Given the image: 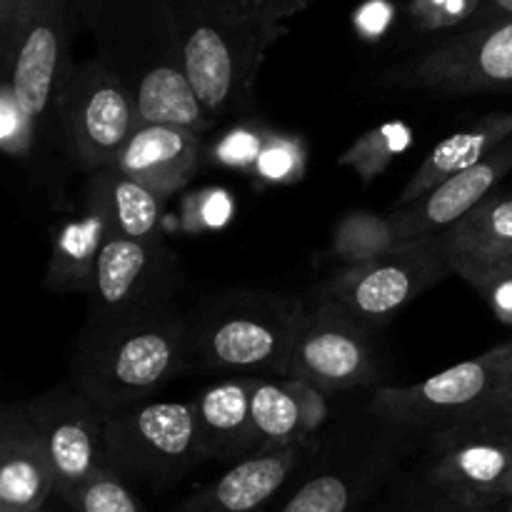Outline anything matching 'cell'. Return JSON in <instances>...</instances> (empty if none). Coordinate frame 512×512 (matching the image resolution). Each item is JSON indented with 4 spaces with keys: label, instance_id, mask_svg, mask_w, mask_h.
<instances>
[{
    "label": "cell",
    "instance_id": "484cf974",
    "mask_svg": "<svg viewBox=\"0 0 512 512\" xmlns=\"http://www.w3.org/2000/svg\"><path fill=\"white\" fill-rule=\"evenodd\" d=\"M398 245L403 243H400L390 213H350L335 225L333 240H330V258L340 260L350 268V265L380 258Z\"/></svg>",
    "mask_w": 512,
    "mask_h": 512
},
{
    "label": "cell",
    "instance_id": "d6986e66",
    "mask_svg": "<svg viewBox=\"0 0 512 512\" xmlns=\"http://www.w3.org/2000/svg\"><path fill=\"white\" fill-rule=\"evenodd\" d=\"M200 163V133L168 123H140L113 168L168 198L195 175Z\"/></svg>",
    "mask_w": 512,
    "mask_h": 512
},
{
    "label": "cell",
    "instance_id": "d6a6232c",
    "mask_svg": "<svg viewBox=\"0 0 512 512\" xmlns=\"http://www.w3.org/2000/svg\"><path fill=\"white\" fill-rule=\"evenodd\" d=\"M440 512H493L490 505H468V503H458V500H450L448 508H443Z\"/></svg>",
    "mask_w": 512,
    "mask_h": 512
},
{
    "label": "cell",
    "instance_id": "4fadbf2b",
    "mask_svg": "<svg viewBox=\"0 0 512 512\" xmlns=\"http://www.w3.org/2000/svg\"><path fill=\"white\" fill-rule=\"evenodd\" d=\"M178 285V263L163 240H138L110 233L100 250L90 290V320L105 323L170 305Z\"/></svg>",
    "mask_w": 512,
    "mask_h": 512
},
{
    "label": "cell",
    "instance_id": "ac0fdd59",
    "mask_svg": "<svg viewBox=\"0 0 512 512\" xmlns=\"http://www.w3.org/2000/svg\"><path fill=\"white\" fill-rule=\"evenodd\" d=\"M113 233L110 213L105 200L100 198L93 183H85L83 203L73 215L60 220L53 230L50 243L48 268H45V285L53 293H80L90 295L95 283L100 250Z\"/></svg>",
    "mask_w": 512,
    "mask_h": 512
},
{
    "label": "cell",
    "instance_id": "44dd1931",
    "mask_svg": "<svg viewBox=\"0 0 512 512\" xmlns=\"http://www.w3.org/2000/svg\"><path fill=\"white\" fill-rule=\"evenodd\" d=\"M305 380H270L258 378L253 390V450L280 448V445L298 443L310 435V430L323 418V403H320L315 385L308 395H300Z\"/></svg>",
    "mask_w": 512,
    "mask_h": 512
},
{
    "label": "cell",
    "instance_id": "6da1fadb",
    "mask_svg": "<svg viewBox=\"0 0 512 512\" xmlns=\"http://www.w3.org/2000/svg\"><path fill=\"white\" fill-rule=\"evenodd\" d=\"M313 0H170L190 83L213 123L240 115L268 50Z\"/></svg>",
    "mask_w": 512,
    "mask_h": 512
},
{
    "label": "cell",
    "instance_id": "603a6c76",
    "mask_svg": "<svg viewBox=\"0 0 512 512\" xmlns=\"http://www.w3.org/2000/svg\"><path fill=\"white\" fill-rule=\"evenodd\" d=\"M88 180L98 188L100 198L105 200L113 233L138 240H160V235H163L160 218H163L165 198H160L148 185L120 173L113 165L98 170V173H90Z\"/></svg>",
    "mask_w": 512,
    "mask_h": 512
},
{
    "label": "cell",
    "instance_id": "e0dca14e",
    "mask_svg": "<svg viewBox=\"0 0 512 512\" xmlns=\"http://www.w3.org/2000/svg\"><path fill=\"white\" fill-rule=\"evenodd\" d=\"M55 498V475L28 408L10 405L0 420V512H40Z\"/></svg>",
    "mask_w": 512,
    "mask_h": 512
},
{
    "label": "cell",
    "instance_id": "9a60e30c",
    "mask_svg": "<svg viewBox=\"0 0 512 512\" xmlns=\"http://www.w3.org/2000/svg\"><path fill=\"white\" fill-rule=\"evenodd\" d=\"M512 173V135L480 163L450 175L430 193L420 195L408 205H395L390 213L400 243L435 238L453 228L460 218L478 208L495 193L500 183Z\"/></svg>",
    "mask_w": 512,
    "mask_h": 512
},
{
    "label": "cell",
    "instance_id": "ffe728a7",
    "mask_svg": "<svg viewBox=\"0 0 512 512\" xmlns=\"http://www.w3.org/2000/svg\"><path fill=\"white\" fill-rule=\"evenodd\" d=\"M258 378L235 375L210 385L195 398L200 453L205 460H240L253 450V390Z\"/></svg>",
    "mask_w": 512,
    "mask_h": 512
},
{
    "label": "cell",
    "instance_id": "e575fe53",
    "mask_svg": "<svg viewBox=\"0 0 512 512\" xmlns=\"http://www.w3.org/2000/svg\"><path fill=\"white\" fill-rule=\"evenodd\" d=\"M505 410H508V413L512 415V383H510V388H508V398H505Z\"/></svg>",
    "mask_w": 512,
    "mask_h": 512
},
{
    "label": "cell",
    "instance_id": "cb8c5ba5",
    "mask_svg": "<svg viewBox=\"0 0 512 512\" xmlns=\"http://www.w3.org/2000/svg\"><path fill=\"white\" fill-rule=\"evenodd\" d=\"M440 235L450 260H510L512 195H490Z\"/></svg>",
    "mask_w": 512,
    "mask_h": 512
},
{
    "label": "cell",
    "instance_id": "9c48e42d",
    "mask_svg": "<svg viewBox=\"0 0 512 512\" xmlns=\"http://www.w3.org/2000/svg\"><path fill=\"white\" fill-rule=\"evenodd\" d=\"M453 275L443 235L398 245L368 263L350 265L320 288V295L358 320H388L400 308Z\"/></svg>",
    "mask_w": 512,
    "mask_h": 512
},
{
    "label": "cell",
    "instance_id": "74e56055",
    "mask_svg": "<svg viewBox=\"0 0 512 512\" xmlns=\"http://www.w3.org/2000/svg\"><path fill=\"white\" fill-rule=\"evenodd\" d=\"M40 512H48V508H43V510H40Z\"/></svg>",
    "mask_w": 512,
    "mask_h": 512
},
{
    "label": "cell",
    "instance_id": "83f0119b",
    "mask_svg": "<svg viewBox=\"0 0 512 512\" xmlns=\"http://www.w3.org/2000/svg\"><path fill=\"white\" fill-rule=\"evenodd\" d=\"M453 275L473 285L495 318L512 328V258L510 260H450Z\"/></svg>",
    "mask_w": 512,
    "mask_h": 512
},
{
    "label": "cell",
    "instance_id": "f1b7e54d",
    "mask_svg": "<svg viewBox=\"0 0 512 512\" xmlns=\"http://www.w3.org/2000/svg\"><path fill=\"white\" fill-rule=\"evenodd\" d=\"M63 505H68L73 512H145L143 503L135 498L125 478H120L110 468L90 475Z\"/></svg>",
    "mask_w": 512,
    "mask_h": 512
},
{
    "label": "cell",
    "instance_id": "1f68e13d",
    "mask_svg": "<svg viewBox=\"0 0 512 512\" xmlns=\"http://www.w3.org/2000/svg\"><path fill=\"white\" fill-rule=\"evenodd\" d=\"M105 3H108V0H70V8H73L80 30H85L88 35L93 33V28H95V23H98L100 13H103Z\"/></svg>",
    "mask_w": 512,
    "mask_h": 512
},
{
    "label": "cell",
    "instance_id": "7a4b0ae2",
    "mask_svg": "<svg viewBox=\"0 0 512 512\" xmlns=\"http://www.w3.org/2000/svg\"><path fill=\"white\" fill-rule=\"evenodd\" d=\"M90 38L95 58L135 98L143 123L183 125L200 135L213 125L190 83L170 0H108Z\"/></svg>",
    "mask_w": 512,
    "mask_h": 512
},
{
    "label": "cell",
    "instance_id": "ba28073f",
    "mask_svg": "<svg viewBox=\"0 0 512 512\" xmlns=\"http://www.w3.org/2000/svg\"><path fill=\"white\" fill-rule=\"evenodd\" d=\"M143 123L135 98L98 58L75 63L60 105V145L85 175L115 163Z\"/></svg>",
    "mask_w": 512,
    "mask_h": 512
},
{
    "label": "cell",
    "instance_id": "4dcf8cb0",
    "mask_svg": "<svg viewBox=\"0 0 512 512\" xmlns=\"http://www.w3.org/2000/svg\"><path fill=\"white\" fill-rule=\"evenodd\" d=\"M500 20H512V0H478V8L463 20V25H488Z\"/></svg>",
    "mask_w": 512,
    "mask_h": 512
},
{
    "label": "cell",
    "instance_id": "8d00e7d4",
    "mask_svg": "<svg viewBox=\"0 0 512 512\" xmlns=\"http://www.w3.org/2000/svg\"><path fill=\"white\" fill-rule=\"evenodd\" d=\"M48 512H58V510H53V508H50V505H48Z\"/></svg>",
    "mask_w": 512,
    "mask_h": 512
},
{
    "label": "cell",
    "instance_id": "d4e9b609",
    "mask_svg": "<svg viewBox=\"0 0 512 512\" xmlns=\"http://www.w3.org/2000/svg\"><path fill=\"white\" fill-rule=\"evenodd\" d=\"M378 475L373 465L323 470L305 480L280 512H350Z\"/></svg>",
    "mask_w": 512,
    "mask_h": 512
},
{
    "label": "cell",
    "instance_id": "836d02e7",
    "mask_svg": "<svg viewBox=\"0 0 512 512\" xmlns=\"http://www.w3.org/2000/svg\"><path fill=\"white\" fill-rule=\"evenodd\" d=\"M500 498H503V500H508V498H512V470H510L508 480H505L503 490H500Z\"/></svg>",
    "mask_w": 512,
    "mask_h": 512
},
{
    "label": "cell",
    "instance_id": "8992f818",
    "mask_svg": "<svg viewBox=\"0 0 512 512\" xmlns=\"http://www.w3.org/2000/svg\"><path fill=\"white\" fill-rule=\"evenodd\" d=\"M510 383L512 340L415 385L380 388L370 400V413L398 428L443 430L465 420L510 415L505 410Z\"/></svg>",
    "mask_w": 512,
    "mask_h": 512
},
{
    "label": "cell",
    "instance_id": "30bf717a",
    "mask_svg": "<svg viewBox=\"0 0 512 512\" xmlns=\"http://www.w3.org/2000/svg\"><path fill=\"white\" fill-rule=\"evenodd\" d=\"M385 83L438 95H478L512 85V20L460 25L450 38L385 75Z\"/></svg>",
    "mask_w": 512,
    "mask_h": 512
},
{
    "label": "cell",
    "instance_id": "2e32d148",
    "mask_svg": "<svg viewBox=\"0 0 512 512\" xmlns=\"http://www.w3.org/2000/svg\"><path fill=\"white\" fill-rule=\"evenodd\" d=\"M308 443L258 450L235 460L218 480L200 488L173 512H260L280 493L303 460Z\"/></svg>",
    "mask_w": 512,
    "mask_h": 512
},
{
    "label": "cell",
    "instance_id": "3957f363",
    "mask_svg": "<svg viewBox=\"0 0 512 512\" xmlns=\"http://www.w3.org/2000/svg\"><path fill=\"white\" fill-rule=\"evenodd\" d=\"M193 363V333L170 305L88 323L73 355V383L105 415L150 400Z\"/></svg>",
    "mask_w": 512,
    "mask_h": 512
},
{
    "label": "cell",
    "instance_id": "4316f807",
    "mask_svg": "<svg viewBox=\"0 0 512 512\" xmlns=\"http://www.w3.org/2000/svg\"><path fill=\"white\" fill-rule=\"evenodd\" d=\"M413 143V130L403 120H390L360 135L348 150L338 158L340 165L355 170L365 185L373 183L408 145Z\"/></svg>",
    "mask_w": 512,
    "mask_h": 512
},
{
    "label": "cell",
    "instance_id": "277c9868",
    "mask_svg": "<svg viewBox=\"0 0 512 512\" xmlns=\"http://www.w3.org/2000/svg\"><path fill=\"white\" fill-rule=\"evenodd\" d=\"M78 28L70 0H50L0 60V140L8 155H28L43 138L60 143V105L75 68L70 45Z\"/></svg>",
    "mask_w": 512,
    "mask_h": 512
},
{
    "label": "cell",
    "instance_id": "f546056e",
    "mask_svg": "<svg viewBox=\"0 0 512 512\" xmlns=\"http://www.w3.org/2000/svg\"><path fill=\"white\" fill-rule=\"evenodd\" d=\"M48 3L50 0H0V60L13 50L30 15Z\"/></svg>",
    "mask_w": 512,
    "mask_h": 512
},
{
    "label": "cell",
    "instance_id": "5bb4252c",
    "mask_svg": "<svg viewBox=\"0 0 512 512\" xmlns=\"http://www.w3.org/2000/svg\"><path fill=\"white\" fill-rule=\"evenodd\" d=\"M360 323L353 313L318 295V303L305 310L288 378L305 380L318 390H348L378 380L373 343Z\"/></svg>",
    "mask_w": 512,
    "mask_h": 512
},
{
    "label": "cell",
    "instance_id": "8fae6325",
    "mask_svg": "<svg viewBox=\"0 0 512 512\" xmlns=\"http://www.w3.org/2000/svg\"><path fill=\"white\" fill-rule=\"evenodd\" d=\"M512 470V418L465 420L438 430L430 483L450 500L468 505L498 503Z\"/></svg>",
    "mask_w": 512,
    "mask_h": 512
},
{
    "label": "cell",
    "instance_id": "7402d4cb",
    "mask_svg": "<svg viewBox=\"0 0 512 512\" xmlns=\"http://www.w3.org/2000/svg\"><path fill=\"white\" fill-rule=\"evenodd\" d=\"M512 135V113H490L470 123L468 128L448 135L433 148V153L420 163L413 178L408 180L398 195L395 205H408L420 195L430 193L435 185L448 180L450 175L480 163L485 155L493 153L500 143Z\"/></svg>",
    "mask_w": 512,
    "mask_h": 512
},
{
    "label": "cell",
    "instance_id": "5b68a950",
    "mask_svg": "<svg viewBox=\"0 0 512 512\" xmlns=\"http://www.w3.org/2000/svg\"><path fill=\"white\" fill-rule=\"evenodd\" d=\"M305 310L293 295H225L190 323L193 360L228 375L288 378Z\"/></svg>",
    "mask_w": 512,
    "mask_h": 512
},
{
    "label": "cell",
    "instance_id": "52a82bcc",
    "mask_svg": "<svg viewBox=\"0 0 512 512\" xmlns=\"http://www.w3.org/2000/svg\"><path fill=\"white\" fill-rule=\"evenodd\" d=\"M108 468L120 478L168 488L203 463L195 400H143L105 418Z\"/></svg>",
    "mask_w": 512,
    "mask_h": 512
},
{
    "label": "cell",
    "instance_id": "7c38bea8",
    "mask_svg": "<svg viewBox=\"0 0 512 512\" xmlns=\"http://www.w3.org/2000/svg\"><path fill=\"white\" fill-rule=\"evenodd\" d=\"M55 475V498H70L90 475L108 468L105 418L108 415L75 383L58 385L25 403Z\"/></svg>",
    "mask_w": 512,
    "mask_h": 512
},
{
    "label": "cell",
    "instance_id": "d590c367",
    "mask_svg": "<svg viewBox=\"0 0 512 512\" xmlns=\"http://www.w3.org/2000/svg\"><path fill=\"white\" fill-rule=\"evenodd\" d=\"M505 512H512V498H508V508H505Z\"/></svg>",
    "mask_w": 512,
    "mask_h": 512
}]
</instances>
